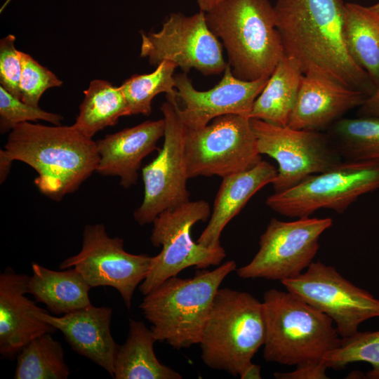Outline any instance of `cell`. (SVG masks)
I'll list each match as a JSON object with an SVG mask.
<instances>
[{
  "mask_svg": "<svg viewBox=\"0 0 379 379\" xmlns=\"http://www.w3.org/2000/svg\"><path fill=\"white\" fill-rule=\"evenodd\" d=\"M15 36L8 34L0 41V84L10 93L20 99L22 73L20 51L15 46Z\"/></svg>",
  "mask_w": 379,
  "mask_h": 379,
  "instance_id": "33",
  "label": "cell"
},
{
  "mask_svg": "<svg viewBox=\"0 0 379 379\" xmlns=\"http://www.w3.org/2000/svg\"><path fill=\"white\" fill-rule=\"evenodd\" d=\"M379 189V161L343 160L286 190L274 192L266 204L291 218L310 217L321 208L343 213L360 196Z\"/></svg>",
  "mask_w": 379,
  "mask_h": 379,
  "instance_id": "8",
  "label": "cell"
},
{
  "mask_svg": "<svg viewBox=\"0 0 379 379\" xmlns=\"http://www.w3.org/2000/svg\"><path fill=\"white\" fill-rule=\"evenodd\" d=\"M343 0H277L276 27L284 55L305 75L321 77L367 97L376 86L351 56L344 36Z\"/></svg>",
  "mask_w": 379,
  "mask_h": 379,
  "instance_id": "1",
  "label": "cell"
},
{
  "mask_svg": "<svg viewBox=\"0 0 379 379\" xmlns=\"http://www.w3.org/2000/svg\"><path fill=\"white\" fill-rule=\"evenodd\" d=\"M266 335L262 302L251 294L218 288L199 343L203 362L236 377L252 363Z\"/></svg>",
  "mask_w": 379,
  "mask_h": 379,
  "instance_id": "6",
  "label": "cell"
},
{
  "mask_svg": "<svg viewBox=\"0 0 379 379\" xmlns=\"http://www.w3.org/2000/svg\"><path fill=\"white\" fill-rule=\"evenodd\" d=\"M367 96L333 81L303 74L288 126L321 131L349 110L362 105Z\"/></svg>",
  "mask_w": 379,
  "mask_h": 379,
  "instance_id": "19",
  "label": "cell"
},
{
  "mask_svg": "<svg viewBox=\"0 0 379 379\" xmlns=\"http://www.w3.org/2000/svg\"><path fill=\"white\" fill-rule=\"evenodd\" d=\"M160 107L165 121L164 140L157 157L142 168L144 197L135 211V220L144 225L168 209L190 201L185 155L187 128L178 113V98L166 95Z\"/></svg>",
  "mask_w": 379,
  "mask_h": 379,
  "instance_id": "10",
  "label": "cell"
},
{
  "mask_svg": "<svg viewBox=\"0 0 379 379\" xmlns=\"http://www.w3.org/2000/svg\"><path fill=\"white\" fill-rule=\"evenodd\" d=\"M328 368L340 369L347 365L364 361L372 366L366 378L379 379V331H358L342 338L340 345L323 357Z\"/></svg>",
  "mask_w": 379,
  "mask_h": 379,
  "instance_id": "30",
  "label": "cell"
},
{
  "mask_svg": "<svg viewBox=\"0 0 379 379\" xmlns=\"http://www.w3.org/2000/svg\"><path fill=\"white\" fill-rule=\"evenodd\" d=\"M152 257L132 254L124 248V240L110 237L105 225H87L81 251L63 260L60 270L74 268L91 287L115 288L130 310L137 286L146 278Z\"/></svg>",
  "mask_w": 379,
  "mask_h": 379,
  "instance_id": "15",
  "label": "cell"
},
{
  "mask_svg": "<svg viewBox=\"0 0 379 379\" xmlns=\"http://www.w3.org/2000/svg\"><path fill=\"white\" fill-rule=\"evenodd\" d=\"M164 119L145 121L135 126L107 135L96 141L100 160L96 172L117 176L128 189L137 182L142 159L153 152L164 137Z\"/></svg>",
  "mask_w": 379,
  "mask_h": 379,
  "instance_id": "20",
  "label": "cell"
},
{
  "mask_svg": "<svg viewBox=\"0 0 379 379\" xmlns=\"http://www.w3.org/2000/svg\"><path fill=\"white\" fill-rule=\"evenodd\" d=\"M22 73L20 81V99L38 106L42 94L48 88L60 86L62 81L31 55L20 51Z\"/></svg>",
  "mask_w": 379,
  "mask_h": 379,
  "instance_id": "32",
  "label": "cell"
},
{
  "mask_svg": "<svg viewBox=\"0 0 379 379\" xmlns=\"http://www.w3.org/2000/svg\"><path fill=\"white\" fill-rule=\"evenodd\" d=\"M174 77L177 98L184 103L183 108L178 107L179 116L188 129L202 128L215 118L227 114L248 117L255 99L270 78L239 79L233 74L228 63L219 83L202 91L194 87L186 73Z\"/></svg>",
  "mask_w": 379,
  "mask_h": 379,
  "instance_id": "16",
  "label": "cell"
},
{
  "mask_svg": "<svg viewBox=\"0 0 379 379\" xmlns=\"http://www.w3.org/2000/svg\"><path fill=\"white\" fill-rule=\"evenodd\" d=\"M29 279L11 268L0 274V354L10 359L32 339L58 331L36 316L47 311L25 296Z\"/></svg>",
  "mask_w": 379,
  "mask_h": 379,
  "instance_id": "17",
  "label": "cell"
},
{
  "mask_svg": "<svg viewBox=\"0 0 379 379\" xmlns=\"http://www.w3.org/2000/svg\"><path fill=\"white\" fill-rule=\"evenodd\" d=\"M211 214L208 203L197 200L166 210L155 218L150 241L154 247L162 248L152 257L149 272L139 286L142 294L147 295L187 267L206 269L220 265L226 256L221 246L205 247L191 237L192 226L199 221H206Z\"/></svg>",
  "mask_w": 379,
  "mask_h": 379,
  "instance_id": "7",
  "label": "cell"
},
{
  "mask_svg": "<svg viewBox=\"0 0 379 379\" xmlns=\"http://www.w3.org/2000/svg\"><path fill=\"white\" fill-rule=\"evenodd\" d=\"M84 93L79 113L72 126L85 136L92 138L98 131L128 116L127 103L120 86L95 79L91 81Z\"/></svg>",
  "mask_w": 379,
  "mask_h": 379,
  "instance_id": "26",
  "label": "cell"
},
{
  "mask_svg": "<svg viewBox=\"0 0 379 379\" xmlns=\"http://www.w3.org/2000/svg\"><path fill=\"white\" fill-rule=\"evenodd\" d=\"M267 362L297 366L321 361L338 347L342 338L333 320L293 293L270 289L263 295Z\"/></svg>",
  "mask_w": 379,
  "mask_h": 379,
  "instance_id": "5",
  "label": "cell"
},
{
  "mask_svg": "<svg viewBox=\"0 0 379 379\" xmlns=\"http://www.w3.org/2000/svg\"><path fill=\"white\" fill-rule=\"evenodd\" d=\"M185 155L189 178H223L262 161L251 119L239 114L220 116L202 128H187Z\"/></svg>",
  "mask_w": 379,
  "mask_h": 379,
  "instance_id": "9",
  "label": "cell"
},
{
  "mask_svg": "<svg viewBox=\"0 0 379 379\" xmlns=\"http://www.w3.org/2000/svg\"><path fill=\"white\" fill-rule=\"evenodd\" d=\"M326 133L343 160L379 161V117L341 118Z\"/></svg>",
  "mask_w": 379,
  "mask_h": 379,
  "instance_id": "27",
  "label": "cell"
},
{
  "mask_svg": "<svg viewBox=\"0 0 379 379\" xmlns=\"http://www.w3.org/2000/svg\"><path fill=\"white\" fill-rule=\"evenodd\" d=\"M176 65L167 60L157 65L149 74L133 75L120 86L127 103L128 116L152 112V101L158 94L177 97L174 71Z\"/></svg>",
  "mask_w": 379,
  "mask_h": 379,
  "instance_id": "29",
  "label": "cell"
},
{
  "mask_svg": "<svg viewBox=\"0 0 379 379\" xmlns=\"http://www.w3.org/2000/svg\"><path fill=\"white\" fill-rule=\"evenodd\" d=\"M377 4H378V6H379V2H378V3H377Z\"/></svg>",
  "mask_w": 379,
  "mask_h": 379,
  "instance_id": "38",
  "label": "cell"
},
{
  "mask_svg": "<svg viewBox=\"0 0 379 379\" xmlns=\"http://www.w3.org/2000/svg\"><path fill=\"white\" fill-rule=\"evenodd\" d=\"M205 16L211 31L222 40L237 78L270 77L284 52L269 0H224Z\"/></svg>",
  "mask_w": 379,
  "mask_h": 379,
  "instance_id": "3",
  "label": "cell"
},
{
  "mask_svg": "<svg viewBox=\"0 0 379 379\" xmlns=\"http://www.w3.org/2000/svg\"><path fill=\"white\" fill-rule=\"evenodd\" d=\"M141 38L140 56L152 65L167 60L186 74L195 69L208 76L220 74L228 64L201 11L190 16L172 13L159 32H141Z\"/></svg>",
  "mask_w": 379,
  "mask_h": 379,
  "instance_id": "14",
  "label": "cell"
},
{
  "mask_svg": "<svg viewBox=\"0 0 379 379\" xmlns=\"http://www.w3.org/2000/svg\"><path fill=\"white\" fill-rule=\"evenodd\" d=\"M236 270V262L229 260L190 279L170 277L145 295L139 307L157 340L176 350L199 344L214 296Z\"/></svg>",
  "mask_w": 379,
  "mask_h": 379,
  "instance_id": "4",
  "label": "cell"
},
{
  "mask_svg": "<svg viewBox=\"0 0 379 379\" xmlns=\"http://www.w3.org/2000/svg\"><path fill=\"white\" fill-rule=\"evenodd\" d=\"M277 175L275 167L262 160L252 168L223 178L210 220L197 242L208 248L221 246L220 237L225 226L257 192L272 184Z\"/></svg>",
  "mask_w": 379,
  "mask_h": 379,
  "instance_id": "21",
  "label": "cell"
},
{
  "mask_svg": "<svg viewBox=\"0 0 379 379\" xmlns=\"http://www.w3.org/2000/svg\"><path fill=\"white\" fill-rule=\"evenodd\" d=\"M328 366L321 361H307L296 366L293 371L276 372L274 376L277 379H326Z\"/></svg>",
  "mask_w": 379,
  "mask_h": 379,
  "instance_id": "34",
  "label": "cell"
},
{
  "mask_svg": "<svg viewBox=\"0 0 379 379\" xmlns=\"http://www.w3.org/2000/svg\"><path fill=\"white\" fill-rule=\"evenodd\" d=\"M224 0H197L201 11L208 12Z\"/></svg>",
  "mask_w": 379,
  "mask_h": 379,
  "instance_id": "37",
  "label": "cell"
},
{
  "mask_svg": "<svg viewBox=\"0 0 379 379\" xmlns=\"http://www.w3.org/2000/svg\"><path fill=\"white\" fill-rule=\"evenodd\" d=\"M260 154L278 164L272 183L274 192L291 188L308 177L327 171L343 161L326 133L294 129L251 119Z\"/></svg>",
  "mask_w": 379,
  "mask_h": 379,
  "instance_id": "12",
  "label": "cell"
},
{
  "mask_svg": "<svg viewBox=\"0 0 379 379\" xmlns=\"http://www.w3.org/2000/svg\"><path fill=\"white\" fill-rule=\"evenodd\" d=\"M359 107V117H379V86Z\"/></svg>",
  "mask_w": 379,
  "mask_h": 379,
  "instance_id": "35",
  "label": "cell"
},
{
  "mask_svg": "<svg viewBox=\"0 0 379 379\" xmlns=\"http://www.w3.org/2000/svg\"><path fill=\"white\" fill-rule=\"evenodd\" d=\"M333 225L330 218H300L291 222L272 218L252 260L237 270L243 279L283 281L294 278L313 262L321 235Z\"/></svg>",
  "mask_w": 379,
  "mask_h": 379,
  "instance_id": "11",
  "label": "cell"
},
{
  "mask_svg": "<svg viewBox=\"0 0 379 379\" xmlns=\"http://www.w3.org/2000/svg\"><path fill=\"white\" fill-rule=\"evenodd\" d=\"M157 339L143 322L131 319L125 343L119 346L114 361L115 379H182L181 374L161 364L154 345Z\"/></svg>",
  "mask_w": 379,
  "mask_h": 379,
  "instance_id": "23",
  "label": "cell"
},
{
  "mask_svg": "<svg viewBox=\"0 0 379 379\" xmlns=\"http://www.w3.org/2000/svg\"><path fill=\"white\" fill-rule=\"evenodd\" d=\"M0 157L20 161L38 175L34 184L49 199L60 201L96 171L100 156L96 142L72 126L24 122L9 133Z\"/></svg>",
  "mask_w": 379,
  "mask_h": 379,
  "instance_id": "2",
  "label": "cell"
},
{
  "mask_svg": "<svg viewBox=\"0 0 379 379\" xmlns=\"http://www.w3.org/2000/svg\"><path fill=\"white\" fill-rule=\"evenodd\" d=\"M36 316L61 331L72 350L104 368L112 377L119 346L111 333L112 309L95 307L55 316L48 312Z\"/></svg>",
  "mask_w": 379,
  "mask_h": 379,
  "instance_id": "18",
  "label": "cell"
},
{
  "mask_svg": "<svg viewBox=\"0 0 379 379\" xmlns=\"http://www.w3.org/2000/svg\"><path fill=\"white\" fill-rule=\"evenodd\" d=\"M32 270L27 293L36 302L44 303L53 315L61 316L91 305L88 295L91 287L74 268L55 271L33 262Z\"/></svg>",
  "mask_w": 379,
  "mask_h": 379,
  "instance_id": "22",
  "label": "cell"
},
{
  "mask_svg": "<svg viewBox=\"0 0 379 379\" xmlns=\"http://www.w3.org/2000/svg\"><path fill=\"white\" fill-rule=\"evenodd\" d=\"M62 117L44 111L14 96L0 86V131L1 133L11 131L19 124L44 120L54 125H60Z\"/></svg>",
  "mask_w": 379,
  "mask_h": 379,
  "instance_id": "31",
  "label": "cell"
},
{
  "mask_svg": "<svg viewBox=\"0 0 379 379\" xmlns=\"http://www.w3.org/2000/svg\"><path fill=\"white\" fill-rule=\"evenodd\" d=\"M302 76L297 62L284 55L255 99L249 119L280 126H287Z\"/></svg>",
  "mask_w": 379,
  "mask_h": 379,
  "instance_id": "24",
  "label": "cell"
},
{
  "mask_svg": "<svg viewBox=\"0 0 379 379\" xmlns=\"http://www.w3.org/2000/svg\"><path fill=\"white\" fill-rule=\"evenodd\" d=\"M343 32L347 49L357 64L379 86V6L345 4Z\"/></svg>",
  "mask_w": 379,
  "mask_h": 379,
  "instance_id": "25",
  "label": "cell"
},
{
  "mask_svg": "<svg viewBox=\"0 0 379 379\" xmlns=\"http://www.w3.org/2000/svg\"><path fill=\"white\" fill-rule=\"evenodd\" d=\"M261 367L258 364L253 362L247 366V368L239 375L241 379H260Z\"/></svg>",
  "mask_w": 379,
  "mask_h": 379,
  "instance_id": "36",
  "label": "cell"
},
{
  "mask_svg": "<svg viewBox=\"0 0 379 379\" xmlns=\"http://www.w3.org/2000/svg\"><path fill=\"white\" fill-rule=\"evenodd\" d=\"M281 284L330 317L342 338L358 332L364 321L379 317L378 299L321 261H313L302 273Z\"/></svg>",
  "mask_w": 379,
  "mask_h": 379,
  "instance_id": "13",
  "label": "cell"
},
{
  "mask_svg": "<svg viewBox=\"0 0 379 379\" xmlns=\"http://www.w3.org/2000/svg\"><path fill=\"white\" fill-rule=\"evenodd\" d=\"M64 350L51 333L42 334L29 342L18 353L15 379H66L69 369Z\"/></svg>",
  "mask_w": 379,
  "mask_h": 379,
  "instance_id": "28",
  "label": "cell"
}]
</instances>
